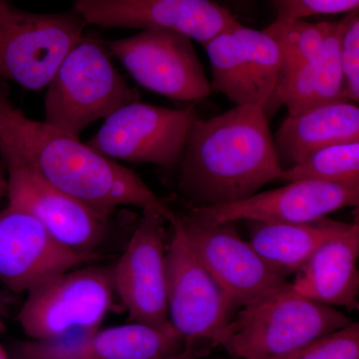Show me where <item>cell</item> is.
<instances>
[{
  "mask_svg": "<svg viewBox=\"0 0 359 359\" xmlns=\"http://www.w3.org/2000/svg\"><path fill=\"white\" fill-rule=\"evenodd\" d=\"M0 152L15 156L48 185L104 219L124 205L154 212L170 224L178 218L134 171L14 107L8 86L1 80Z\"/></svg>",
  "mask_w": 359,
  "mask_h": 359,
  "instance_id": "obj_1",
  "label": "cell"
},
{
  "mask_svg": "<svg viewBox=\"0 0 359 359\" xmlns=\"http://www.w3.org/2000/svg\"><path fill=\"white\" fill-rule=\"evenodd\" d=\"M269 117L259 105L236 106L194 121L180 160V189L196 207L247 199L280 180Z\"/></svg>",
  "mask_w": 359,
  "mask_h": 359,
  "instance_id": "obj_2",
  "label": "cell"
},
{
  "mask_svg": "<svg viewBox=\"0 0 359 359\" xmlns=\"http://www.w3.org/2000/svg\"><path fill=\"white\" fill-rule=\"evenodd\" d=\"M353 323L283 283L242 306L217 340L233 358L271 359Z\"/></svg>",
  "mask_w": 359,
  "mask_h": 359,
  "instance_id": "obj_3",
  "label": "cell"
},
{
  "mask_svg": "<svg viewBox=\"0 0 359 359\" xmlns=\"http://www.w3.org/2000/svg\"><path fill=\"white\" fill-rule=\"evenodd\" d=\"M139 93L116 70L105 44L83 37L63 59L44 99L45 123L77 137L88 125L127 104Z\"/></svg>",
  "mask_w": 359,
  "mask_h": 359,
  "instance_id": "obj_4",
  "label": "cell"
},
{
  "mask_svg": "<svg viewBox=\"0 0 359 359\" xmlns=\"http://www.w3.org/2000/svg\"><path fill=\"white\" fill-rule=\"evenodd\" d=\"M18 316L29 339H55L100 328L114 295L113 266L49 276L28 290Z\"/></svg>",
  "mask_w": 359,
  "mask_h": 359,
  "instance_id": "obj_5",
  "label": "cell"
},
{
  "mask_svg": "<svg viewBox=\"0 0 359 359\" xmlns=\"http://www.w3.org/2000/svg\"><path fill=\"white\" fill-rule=\"evenodd\" d=\"M86 25L74 9L33 13L0 0V80L30 90L48 86Z\"/></svg>",
  "mask_w": 359,
  "mask_h": 359,
  "instance_id": "obj_6",
  "label": "cell"
},
{
  "mask_svg": "<svg viewBox=\"0 0 359 359\" xmlns=\"http://www.w3.org/2000/svg\"><path fill=\"white\" fill-rule=\"evenodd\" d=\"M172 226L166 250L168 313L177 334L196 351L198 342L216 344L235 308L194 252L179 217Z\"/></svg>",
  "mask_w": 359,
  "mask_h": 359,
  "instance_id": "obj_7",
  "label": "cell"
},
{
  "mask_svg": "<svg viewBox=\"0 0 359 359\" xmlns=\"http://www.w3.org/2000/svg\"><path fill=\"white\" fill-rule=\"evenodd\" d=\"M104 44L139 84L160 95L190 102L212 93L193 40L182 33L150 28Z\"/></svg>",
  "mask_w": 359,
  "mask_h": 359,
  "instance_id": "obj_8",
  "label": "cell"
},
{
  "mask_svg": "<svg viewBox=\"0 0 359 359\" xmlns=\"http://www.w3.org/2000/svg\"><path fill=\"white\" fill-rule=\"evenodd\" d=\"M197 118L193 106L168 109L137 101L108 116L87 144L111 160L171 169L178 166L189 130Z\"/></svg>",
  "mask_w": 359,
  "mask_h": 359,
  "instance_id": "obj_9",
  "label": "cell"
},
{
  "mask_svg": "<svg viewBox=\"0 0 359 359\" xmlns=\"http://www.w3.org/2000/svg\"><path fill=\"white\" fill-rule=\"evenodd\" d=\"M0 156L6 169L8 204L30 212L66 249L100 257L112 233L110 219L48 185L15 156Z\"/></svg>",
  "mask_w": 359,
  "mask_h": 359,
  "instance_id": "obj_10",
  "label": "cell"
},
{
  "mask_svg": "<svg viewBox=\"0 0 359 359\" xmlns=\"http://www.w3.org/2000/svg\"><path fill=\"white\" fill-rule=\"evenodd\" d=\"M179 218L194 252L233 308L287 283V276L243 241L231 223H208L191 214Z\"/></svg>",
  "mask_w": 359,
  "mask_h": 359,
  "instance_id": "obj_11",
  "label": "cell"
},
{
  "mask_svg": "<svg viewBox=\"0 0 359 359\" xmlns=\"http://www.w3.org/2000/svg\"><path fill=\"white\" fill-rule=\"evenodd\" d=\"M165 219L143 212L119 261L113 264L116 294L136 323L176 332L168 313Z\"/></svg>",
  "mask_w": 359,
  "mask_h": 359,
  "instance_id": "obj_12",
  "label": "cell"
},
{
  "mask_svg": "<svg viewBox=\"0 0 359 359\" xmlns=\"http://www.w3.org/2000/svg\"><path fill=\"white\" fill-rule=\"evenodd\" d=\"M73 9L87 25L171 30L202 45L241 25L214 0H75Z\"/></svg>",
  "mask_w": 359,
  "mask_h": 359,
  "instance_id": "obj_13",
  "label": "cell"
},
{
  "mask_svg": "<svg viewBox=\"0 0 359 359\" xmlns=\"http://www.w3.org/2000/svg\"><path fill=\"white\" fill-rule=\"evenodd\" d=\"M358 204L359 184L299 180L238 202L194 207L190 214L208 223H306Z\"/></svg>",
  "mask_w": 359,
  "mask_h": 359,
  "instance_id": "obj_14",
  "label": "cell"
},
{
  "mask_svg": "<svg viewBox=\"0 0 359 359\" xmlns=\"http://www.w3.org/2000/svg\"><path fill=\"white\" fill-rule=\"evenodd\" d=\"M99 259L66 249L39 219L18 205L8 204L0 211V280L15 294Z\"/></svg>",
  "mask_w": 359,
  "mask_h": 359,
  "instance_id": "obj_15",
  "label": "cell"
},
{
  "mask_svg": "<svg viewBox=\"0 0 359 359\" xmlns=\"http://www.w3.org/2000/svg\"><path fill=\"white\" fill-rule=\"evenodd\" d=\"M184 347L177 332L133 323L61 339L18 340L7 353L9 359H147L178 353Z\"/></svg>",
  "mask_w": 359,
  "mask_h": 359,
  "instance_id": "obj_16",
  "label": "cell"
},
{
  "mask_svg": "<svg viewBox=\"0 0 359 359\" xmlns=\"http://www.w3.org/2000/svg\"><path fill=\"white\" fill-rule=\"evenodd\" d=\"M358 257L359 224H347L295 271L290 285L309 301L355 311L359 308Z\"/></svg>",
  "mask_w": 359,
  "mask_h": 359,
  "instance_id": "obj_17",
  "label": "cell"
},
{
  "mask_svg": "<svg viewBox=\"0 0 359 359\" xmlns=\"http://www.w3.org/2000/svg\"><path fill=\"white\" fill-rule=\"evenodd\" d=\"M351 142H359V108L346 100L287 115L273 139L283 170L294 167L320 149Z\"/></svg>",
  "mask_w": 359,
  "mask_h": 359,
  "instance_id": "obj_18",
  "label": "cell"
},
{
  "mask_svg": "<svg viewBox=\"0 0 359 359\" xmlns=\"http://www.w3.org/2000/svg\"><path fill=\"white\" fill-rule=\"evenodd\" d=\"M339 21L328 34L320 53L289 77L278 82L268 114L280 105L287 106L289 115L344 100V76L340 65Z\"/></svg>",
  "mask_w": 359,
  "mask_h": 359,
  "instance_id": "obj_19",
  "label": "cell"
},
{
  "mask_svg": "<svg viewBox=\"0 0 359 359\" xmlns=\"http://www.w3.org/2000/svg\"><path fill=\"white\" fill-rule=\"evenodd\" d=\"M250 222V245L266 263L287 276L294 273L346 223L325 218L306 223Z\"/></svg>",
  "mask_w": 359,
  "mask_h": 359,
  "instance_id": "obj_20",
  "label": "cell"
},
{
  "mask_svg": "<svg viewBox=\"0 0 359 359\" xmlns=\"http://www.w3.org/2000/svg\"><path fill=\"white\" fill-rule=\"evenodd\" d=\"M233 29L203 45L211 65V92L223 94L236 106L255 105L244 50Z\"/></svg>",
  "mask_w": 359,
  "mask_h": 359,
  "instance_id": "obj_21",
  "label": "cell"
},
{
  "mask_svg": "<svg viewBox=\"0 0 359 359\" xmlns=\"http://www.w3.org/2000/svg\"><path fill=\"white\" fill-rule=\"evenodd\" d=\"M233 32L244 50L254 104L262 106L268 114L280 78L282 66L280 49L264 29H252L241 25Z\"/></svg>",
  "mask_w": 359,
  "mask_h": 359,
  "instance_id": "obj_22",
  "label": "cell"
},
{
  "mask_svg": "<svg viewBox=\"0 0 359 359\" xmlns=\"http://www.w3.org/2000/svg\"><path fill=\"white\" fill-rule=\"evenodd\" d=\"M334 22L311 23L304 18H278L264 32L276 44L282 56L278 82L316 58L320 53Z\"/></svg>",
  "mask_w": 359,
  "mask_h": 359,
  "instance_id": "obj_23",
  "label": "cell"
},
{
  "mask_svg": "<svg viewBox=\"0 0 359 359\" xmlns=\"http://www.w3.org/2000/svg\"><path fill=\"white\" fill-rule=\"evenodd\" d=\"M280 180L285 182L316 180L337 184H359V142L328 146L311 153Z\"/></svg>",
  "mask_w": 359,
  "mask_h": 359,
  "instance_id": "obj_24",
  "label": "cell"
},
{
  "mask_svg": "<svg viewBox=\"0 0 359 359\" xmlns=\"http://www.w3.org/2000/svg\"><path fill=\"white\" fill-rule=\"evenodd\" d=\"M271 359H359V323H351Z\"/></svg>",
  "mask_w": 359,
  "mask_h": 359,
  "instance_id": "obj_25",
  "label": "cell"
},
{
  "mask_svg": "<svg viewBox=\"0 0 359 359\" xmlns=\"http://www.w3.org/2000/svg\"><path fill=\"white\" fill-rule=\"evenodd\" d=\"M339 50L344 92L342 99L359 102V13L358 9L347 13L339 21Z\"/></svg>",
  "mask_w": 359,
  "mask_h": 359,
  "instance_id": "obj_26",
  "label": "cell"
},
{
  "mask_svg": "<svg viewBox=\"0 0 359 359\" xmlns=\"http://www.w3.org/2000/svg\"><path fill=\"white\" fill-rule=\"evenodd\" d=\"M278 18H306L318 14L351 13L359 0H273Z\"/></svg>",
  "mask_w": 359,
  "mask_h": 359,
  "instance_id": "obj_27",
  "label": "cell"
},
{
  "mask_svg": "<svg viewBox=\"0 0 359 359\" xmlns=\"http://www.w3.org/2000/svg\"><path fill=\"white\" fill-rule=\"evenodd\" d=\"M147 359H197V353H196L195 349L192 346L185 344V347L182 351H178V353Z\"/></svg>",
  "mask_w": 359,
  "mask_h": 359,
  "instance_id": "obj_28",
  "label": "cell"
},
{
  "mask_svg": "<svg viewBox=\"0 0 359 359\" xmlns=\"http://www.w3.org/2000/svg\"><path fill=\"white\" fill-rule=\"evenodd\" d=\"M7 195V175L4 161L0 159V201Z\"/></svg>",
  "mask_w": 359,
  "mask_h": 359,
  "instance_id": "obj_29",
  "label": "cell"
},
{
  "mask_svg": "<svg viewBox=\"0 0 359 359\" xmlns=\"http://www.w3.org/2000/svg\"><path fill=\"white\" fill-rule=\"evenodd\" d=\"M7 314V309L6 302L0 299V334L6 330V325H4V320H6Z\"/></svg>",
  "mask_w": 359,
  "mask_h": 359,
  "instance_id": "obj_30",
  "label": "cell"
},
{
  "mask_svg": "<svg viewBox=\"0 0 359 359\" xmlns=\"http://www.w3.org/2000/svg\"><path fill=\"white\" fill-rule=\"evenodd\" d=\"M0 359H9L7 351L0 344Z\"/></svg>",
  "mask_w": 359,
  "mask_h": 359,
  "instance_id": "obj_31",
  "label": "cell"
}]
</instances>
